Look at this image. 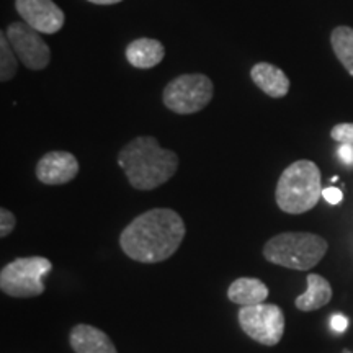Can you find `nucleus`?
<instances>
[{"label": "nucleus", "instance_id": "obj_22", "mask_svg": "<svg viewBox=\"0 0 353 353\" xmlns=\"http://www.w3.org/2000/svg\"><path fill=\"white\" fill-rule=\"evenodd\" d=\"M348 327V319L345 316H334L332 317V329L335 330V332H343Z\"/></svg>", "mask_w": 353, "mask_h": 353}, {"label": "nucleus", "instance_id": "obj_14", "mask_svg": "<svg viewBox=\"0 0 353 353\" xmlns=\"http://www.w3.org/2000/svg\"><path fill=\"white\" fill-rule=\"evenodd\" d=\"M270 294L268 286L262 280L252 276H242L234 280L228 288V298L234 304L244 306H255L262 304Z\"/></svg>", "mask_w": 353, "mask_h": 353}, {"label": "nucleus", "instance_id": "obj_17", "mask_svg": "<svg viewBox=\"0 0 353 353\" xmlns=\"http://www.w3.org/2000/svg\"><path fill=\"white\" fill-rule=\"evenodd\" d=\"M20 59L15 54L13 48L8 43L7 33H0V81L8 82L15 77L17 70H19Z\"/></svg>", "mask_w": 353, "mask_h": 353}, {"label": "nucleus", "instance_id": "obj_1", "mask_svg": "<svg viewBox=\"0 0 353 353\" xmlns=\"http://www.w3.org/2000/svg\"><path fill=\"white\" fill-rule=\"evenodd\" d=\"M187 228L176 211L154 208L139 214L123 229L120 247L139 263H159L170 259L185 239Z\"/></svg>", "mask_w": 353, "mask_h": 353}, {"label": "nucleus", "instance_id": "obj_4", "mask_svg": "<svg viewBox=\"0 0 353 353\" xmlns=\"http://www.w3.org/2000/svg\"><path fill=\"white\" fill-rule=\"evenodd\" d=\"M327 249V241L317 234L281 232L265 242L263 257L278 267L307 272L324 259Z\"/></svg>", "mask_w": 353, "mask_h": 353}, {"label": "nucleus", "instance_id": "obj_3", "mask_svg": "<svg viewBox=\"0 0 353 353\" xmlns=\"http://www.w3.org/2000/svg\"><path fill=\"white\" fill-rule=\"evenodd\" d=\"M322 196L321 170L312 161L301 159L286 167L275 190L278 208L288 214L311 211Z\"/></svg>", "mask_w": 353, "mask_h": 353}, {"label": "nucleus", "instance_id": "obj_10", "mask_svg": "<svg viewBox=\"0 0 353 353\" xmlns=\"http://www.w3.org/2000/svg\"><path fill=\"white\" fill-rule=\"evenodd\" d=\"M79 161L76 156L65 151H52L39 159L34 174L44 185H65L72 182L79 174Z\"/></svg>", "mask_w": 353, "mask_h": 353}, {"label": "nucleus", "instance_id": "obj_11", "mask_svg": "<svg viewBox=\"0 0 353 353\" xmlns=\"http://www.w3.org/2000/svg\"><path fill=\"white\" fill-rule=\"evenodd\" d=\"M69 343L76 353H118L103 330L90 324H77L70 329Z\"/></svg>", "mask_w": 353, "mask_h": 353}, {"label": "nucleus", "instance_id": "obj_8", "mask_svg": "<svg viewBox=\"0 0 353 353\" xmlns=\"http://www.w3.org/2000/svg\"><path fill=\"white\" fill-rule=\"evenodd\" d=\"M7 38L19 56L20 63L30 70H43L51 63V51L41 33L25 21H13L7 26Z\"/></svg>", "mask_w": 353, "mask_h": 353}, {"label": "nucleus", "instance_id": "obj_15", "mask_svg": "<svg viewBox=\"0 0 353 353\" xmlns=\"http://www.w3.org/2000/svg\"><path fill=\"white\" fill-rule=\"evenodd\" d=\"M334 291L332 286L319 273H309L307 275V290L301 296L294 299V306L303 312L317 311V309L327 306L332 301Z\"/></svg>", "mask_w": 353, "mask_h": 353}, {"label": "nucleus", "instance_id": "obj_21", "mask_svg": "<svg viewBox=\"0 0 353 353\" xmlns=\"http://www.w3.org/2000/svg\"><path fill=\"white\" fill-rule=\"evenodd\" d=\"M339 157L342 159V162H345L347 165H353V145L352 144H342L339 148Z\"/></svg>", "mask_w": 353, "mask_h": 353}, {"label": "nucleus", "instance_id": "obj_20", "mask_svg": "<svg viewBox=\"0 0 353 353\" xmlns=\"http://www.w3.org/2000/svg\"><path fill=\"white\" fill-rule=\"evenodd\" d=\"M322 196H324V200L327 201V203H330V205H339V203L342 201L343 193H342L341 188L329 187V188L322 190Z\"/></svg>", "mask_w": 353, "mask_h": 353}, {"label": "nucleus", "instance_id": "obj_12", "mask_svg": "<svg viewBox=\"0 0 353 353\" xmlns=\"http://www.w3.org/2000/svg\"><path fill=\"white\" fill-rule=\"evenodd\" d=\"M250 79L255 85L272 99H283L290 92V79L280 68L270 63H257L250 69Z\"/></svg>", "mask_w": 353, "mask_h": 353}, {"label": "nucleus", "instance_id": "obj_7", "mask_svg": "<svg viewBox=\"0 0 353 353\" xmlns=\"http://www.w3.org/2000/svg\"><path fill=\"white\" fill-rule=\"evenodd\" d=\"M239 325L252 341L260 345L273 347L285 334V314L278 304H255L241 307Z\"/></svg>", "mask_w": 353, "mask_h": 353}, {"label": "nucleus", "instance_id": "obj_2", "mask_svg": "<svg viewBox=\"0 0 353 353\" xmlns=\"http://www.w3.org/2000/svg\"><path fill=\"white\" fill-rule=\"evenodd\" d=\"M118 164L132 188L149 192L169 182L179 169V156L161 148L152 136H138L118 152Z\"/></svg>", "mask_w": 353, "mask_h": 353}, {"label": "nucleus", "instance_id": "obj_6", "mask_svg": "<svg viewBox=\"0 0 353 353\" xmlns=\"http://www.w3.org/2000/svg\"><path fill=\"white\" fill-rule=\"evenodd\" d=\"M214 95L213 81L205 74H182L162 92L165 108L176 114H193L210 105Z\"/></svg>", "mask_w": 353, "mask_h": 353}, {"label": "nucleus", "instance_id": "obj_13", "mask_svg": "<svg viewBox=\"0 0 353 353\" xmlns=\"http://www.w3.org/2000/svg\"><path fill=\"white\" fill-rule=\"evenodd\" d=\"M126 59L136 69H152L164 61L165 48L159 39L138 38L125 50Z\"/></svg>", "mask_w": 353, "mask_h": 353}, {"label": "nucleus", "instance_id": "obj_23", "mask_svg": "<svg viewBox=\"0 0 353 353\" xmlns=\"http://www.w3.org/2000/svg\"><path fill=\"white\" fill-rule=\"evenodd\" d=\"M87 2L95 3V6H114V3H120L123 0H87Z\"/></svg>", "mask_w": 353, "mask_h": 353}, {"label": "nucleus", "instance_id": "obj_18", "mask_svg": "<svg viewBox=\"0 0 353 353\" xmlns=\"http://www.w3.org/2000/svg\"><path fill=\"white\" fill-rule=\"evenodd\" d=\"M330 138H332L335 143L353 145V123H341V125H335L332 130H330Z\"/></svg>", "mask_w": 353, "mask_h": 353}, {"label": "nucleus", "instance_id": "obj_5", "mask_svg": "<svg viewBox=\"0 0 353 353\" xmlns=\"http://www.w3.org/2000/svg\"><path fill=\"white\" fill-rule=\"evenodd\" d=\"M52 270L46 257H21L7 263L0 272V290L12 298H34L44 293V276Z\"/></svg>", "mask_w": 353, "mask_h": 353}, {"label": "nucleus", "instance_id": "obj_16", "mask_svg": "<svg viewBox=\"0 0 353 353\" xmlns=\"http://www.w3.org/2000/svg\"><path fill=\"white\" fill-rule=\"evenodd\" d=\"M330 44H332L334 54L341 61V64L353 77V28L342 25L332 30L330 33Z\"/></svg>", "mask_w": 353, "mask_h": 353}, {"label": "nucleus", "instance_id": "obj_19", "mask_svg": "<svg viewBox=\"0 0 353 353\" xmlns=\"http://www.w3.org/2000/svg\"><path fill=\"white\" fill-rule=\"evenodd\" d=\"M15 226H17L15 214L6 208L0 210V237L10 236Z\"/></svg>", "mask_w": 353, "mask_h": 353}, {"label": "nucleus", "instance_id": "obj_9", "mask_svg": "<svg viewBox=\"0 0 353 353\" xmlns=\"http://www.w3.org/2000/svg\"><path fill=\"white\" fill-rule=\"evenodd\" d=\"M15 8L25 23L43 34H54L63 30L64 12L52 0H15Z\"/></svg>", "mask_w": 353, "mask_h": 353}]
</instances>
